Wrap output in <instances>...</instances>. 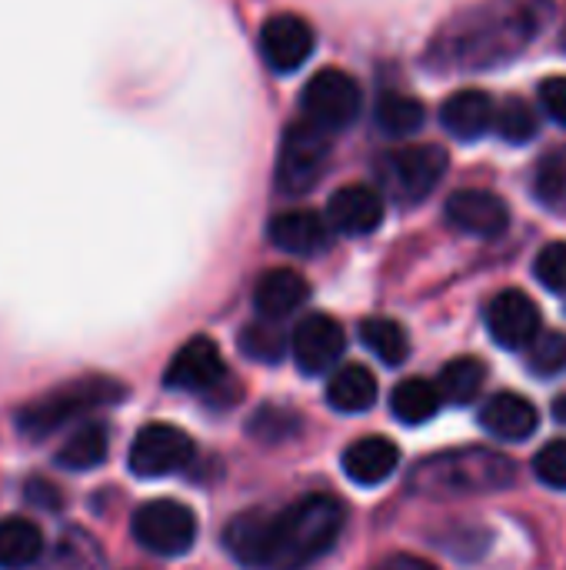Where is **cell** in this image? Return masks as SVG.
Here are the masks:
<instances>
[{"instance_id":"f1b7e54d","label":"cell","mask_w":566,"mask_h":570,"mask_svg":"<svg viewBox=\"0 0 566 570\" xmlns=\"http://www.w3.org/2000/svg\"><path fill=\"white\" fill-rule=\"evenodd\" d=\"M494 127H497V134H500L507 144H527V140H534L537 130H540L534 107H530L527 100H520V97H507V100L497 107Z\"/></svg>"},{"instance_id":"484cf974","label":"cell","mask_w":566,"mask_h":570,"mask_svg":"<svg viewBox=\"0 0 566 570\" xmlns=\"http://www.w3.org/2000/svg\"><path fill=\"white\" fill-rule=\"evenodd\" d=\"M377 127L390 137H410L424 127L427 120V110L417 97L410 94H400V90H390V94H380L377 100Z\"/></svg>"},{"instance_id":"d590c367","label":"cell","mask_w":566,"mask_h":570,"mask_svg":"<svg viewBox=\"0 0 566 570\" xmlns=\"http://www.w3.org/2000/svg\"><path fill=\"white\" fill-rule=\"evenodd\" d=\"M27 498L40 501V504H47V508H57V504H60V498L53 494V488H50L47 481H33V484H27Z\"/></svg>"},{"instance_id":"ffe728a7","label":"cell","mask_w":566,"mask_h":570,"mask_svg":"<svg viewBox=\"0 0 566 570\" xmlns=\"http://www.w3.org/2000/svg\"><path fill=\"white\" fill-rule=\"evenodd\" d=\"M307 297H310L307 277L290 267L267 271L254 287V307L264 321H284L297 314L307 304Z\"/></svg>"},{"instance_id":"7c38bea8","label":"cell","mask_w":566,"mask_h":570,"mask_svg":"<svg viewBox=\"0 0 566 570\" xmlns=\"http://www.w3.org/2000/svg\"><path fill=\"white\" fill-rule=\"evenodd\" d=\"M484 317L494 344L504 351H524L540 334V307L517 287H507L490 297Z\"/></svg>"},{"instance_id":"3957f363","label":"cell","mask_w":566,"mask_h":570,"mask_svg":"<svg viewBox=\"0 0 566 570\" xmlns=\"http://www.w3.org/2000/svg\"><path fill=\"white\" fill-rule=\"evenodd\" d=\"M517 481V468L510 458L487 448H460L444 451L420 461L410 471V491L424 498H470V494H497Z\"/></svg>"},{"instance_id":"8d00e7d4","label":"cell","mask_w":566,"mask_h":570,"mask_svg":"<svg viewBox=\"0 0 566 570\" xmlns=\"http://www.w3.org/2000/svg\"><path fill=\"white\" fill-rule=\"evenodd\" d=\"M554 417H557L560 424H566V394H560V397L554 401Z\"/></svg>"},{"instance_id":"9c48e42d","label":"cell","mask_w":566,"mask_h":570,"mask_svg":"<svg viewBox=\"0 0 566 570\" xmlns=\"http://www.w3.org/2000/svg\"><path fill=\"white\" fill-rule=\"evenodd\" d=\"M197 448L193 438L173 424H147L137 431L130 454H127V468L137 478L157 481V478H170L180 474L190 461H193Z\"/></svg>"},{"instance_id":"44dd1931","label":"cell","mask_w":566,"mask_h":570,"mask_svg":"<svg viewBox=\"0 0 566 570\" xmlns=\"http://www.w3.org/2000/svg\"><path fill=\"white\" fill-rule=\"evenodd\" d=\"M327 404L337 414H364L377 404V377L364 364H344L327 381Z\"/></svg>"},{"instance_id":"1f68e13d","label":"cell","mask_w":566,"mask_h":570,"mask_svg":"<svg viewBox=\"0 0 566 570\" xmlns=\"http://www.w3.org/2000/svg\"><path fill=\"white\" fill-rule=\"evenodd\" d=\"M534 277L554 291V294H566V240H554L547 244L537 261H534Z\"/></svg>"},{"instance_id":"d4e9b609","label":"cell","mask_w":566,"mask_h":570,"mask_svg":"<svg viewBox=\"0 0 566 570\" xmlns=\"http://www.w3.org/2000/svg\"><path fill=\"white\" fill-rule=\"evenodd\" d=\"M107 448H110L107 428L100 421H93L63 441V448L57 451V464L63 471H93L107 461Z\"/></svg>"},{"instance_id":"7a4b0ae2","label":"cell","mask_w":566,"mask_h":570,"mask_svg":"<svg viewBox=\"0 0 566 570\" xmlns=\"http://www.w3.org/2000/svg\"><path fill=\"white\" fill-rule=\"evenodd\" d=\"M344 504L330 494H307L280 514H270L267 570H300L324 558L344 531Z\"/></svg>"},{"instance_id":"5bb4252c","label":"cell","mask_w":566,"mask_h":570,"mask_svg":"<svg viewBox=\"0 0 566 570\" xmlns=\"http://www.w3.org/2000/svg\"><path fill=\"white\" fill-rule=\"evenodd\" d=\"M290 347H294V361L304 374L317 377L324 371H330L344 347H347V334L344 327L330 317V314H307L294 337H290Z\"/></svg>"},{"instance_id":"f546056e","label":"cell","mask_w":566,"mask_h":570,"mask_svg":"<svg viewBox=\"0 0 566 570\" xmlns=\"http://www.w3.org/2000/svg\"><path fill=\"white\" fill-rule=\"evenodd\" d=\"M240 351L257 364H280L287 354V337L274 321H257L240 331Z\"/></svg>"},{"instance_id":"603a6c76","label":"cell","mask_w":566,"mask_h":570,"mask_svg":"<svg viewBox=\"0 0 566 570\" xmlns=\"http://www.w3.org/2000/svg\"><path fill=\"white\" fill-rule=\"evenodd\" d=\"M43 554V534L27 518L0 521V570H27Z\"/></svg>"},{"instance_id":"4dcf8cb0","label":"cell","mask_w":566,"mask_h":570,"mask_svg":"<svg viewBox=\"0 0 566 570\" xmlns=\"http://www.w3.org/2000/svg\"><path fill=\"white\" fill-rule=\"evenodd\" d=\"M534 194L540 204H560L566 197V147L550 150L534 174Z\"/></svg>"},{"instance_id":"d6986e66","label":"cell","mask_w":566,"mask_h":570,"mask_svg":"<svg viewBox=\"0 0 566 570\" xmlns=\"http://www.w3.org/2000/svg\"><path fill=\"white\" fill-rule=\"evenodd\" d=\"M344 474L360 484V488H377L384 481H390V474L400 468V448L390 441V438H380V434H370V438H360L354 441L347 451H344Z\"/></svg>"},{"instance_id":"8992f818","label":"cell","mask_w":566,"mask_h":570,"mask_svg":"<svg viewBox=\"0 0 566 570\" xmlns=\"http://www.w3.org/2000/svg\"><path fill=\"white\" fill-rule=\"evenodd\" d=\"M130 534L157 558H180L197 541V518L180 501H147L133 511Z\"/></svg>"},{"instance_id":"836d02e7","label":"cell","mask_w":566,"mask_h":570,"mask_svg":"<svg viewBox=\"0 0 566 570\" xmlns=\"http://www.w3.org/2000/svg\"><path fill=\"white\" fill-rule=\"evenodd\" d=\"M537 97H540V107H544V114L550 117V120H557V124H564L566 127V77H547L544 83H540V90H537Z\"/></svg>"},{"instance_id":"ac0fdd59","label":"cell","mask_w":566,"mask_h":570,"mask_svg":"<svg viewBox=\"0 0 566 570\" xmlns=\"http://www.w3.org/2000/svg\"><path fill=\"white\" fill-rule=\"evenodd\" d=\"M480 428L497 438V441H527L537 434L540 428V414L537 407L520 397V394H510V391H500L494 397L484 401L480 407Z\"/></svg>"},{"instance_id":"30bf717a","label":"cell","mask_w":566,"mask_h":570,"mask_svg":"<svg viewBox=\"0 0 566 570\" xmlns=\"http://www.w3.org/2000/svg\"><path fill=\"white\" fill-rule=\"evenodd\" d=\"M317 47V33L300 13H274L260 30V53L270 70L294 73L300 70Z\"/></svg>"},{"instance_id":"277c9868","label":"cell","mask_w":566,"mask_h":570,"mask_svg":"<svg viewBox=\"0 0 566 570\" xmlns=\"http://www.w3.org/2000/svg\"><path fill=\"white\" fill-rule=\"evenodd\" d=\"M123 397H127V391L120 387V381H110V377L70 381V384H60V387L33 397L30 404H23L20 414H17V428H20L23 438L43 441L53 431H60L63 424L83 417L87 411L110 407V404H117Z\"/></svg>"},{"instance_id":"2e32d148","label":"cell","mask_w":566,"mask_h":570,"mask_svg":"<svg viewBox=\"0 0 566 570\" xmlns=\"http://www.w3.org/2000/svg\"><path fill=\"white\" fill-rule=\"evenodd\" d=\"M267 237L284 254L314 257V254L327 250V244H330V224H327V217H320L314 210H284V214L270 217Z\"/></svg>"},{"instance_id":"74e56055","label":"cell","mask_w":566,"mask_h":570,"mask_svg":"<svg viewBox=\"0 0 566 570\" xmlns=\"http://www.w3.org/2000/svg\"><path fill=\"white\" fill-rule=\"evenodd\" d=\"M564 50H566V27H564Z\"/></svg>"},{"instance_id":"5b68a950","label":"cell","mask_w":566,"mask_h":570,"mask_svg":"<svg viewBox=\"0 0 566 570\" xmlns=\"http://www.w3.org/2000/svg\"><path fill=\"white\" fill-rule=\"evenodd\" d=\"M360 107H364V90L360 83L340 70V67H324L317 70L304 90H300V110H304V120L314 124L317 130L324 134H340L347 130L357 117H360Z\"/></svg>"},{"instance_id":"7402d4cb","label":"cell","mask_w":566,"mask_h":570,"mask_svg":"<svg viewBox=\"0 0 566 570\" xmlns=\"http://www.w3.org/2000/svg\"><path fill=\"white\" fill-rule=\"evenodd\" d=\"M484 384H487V364L480 357H457V361L440 367V377L434 387L440 394V404L467 407L477 401Z\"/></svg>"},{"instance_id":"d6a6232c","label":"cell","mask_w":566,"mask_h":570,"mask_svg":"<svg viewBox=\"0 0 566 570\" xmlns=\"http://www.w3.org/2000/svg\"><path fill=\"white\" fill-rule=\"evenodd\" d=\"M534 474L540 484L554 491H566V438L540 448V454L534 458Z\"/></svg>"},{"instance_id":"6da1fadb","label":"cell","mask_w":566,"mask_h":570,"mask_svg":"<svg viewBox=\"0 0 566 570\" xmlns=\"http://www.w3.org/2000/svg\"><path fill=\"white\" fill-rule=\"evenodd\" d=\"M547 13H554L544 0H490L464 17L450 20L430 47V60L437 67L457 70H490L504 67L524 53V47L540 33Z\"/></svg>"},{"instance_id":"e0dca14e","label":"cell","mask_w":566,"mask_h":570,"mask_svg":"<svg viewBox=\"0 0 566 570\" xmlns=\"http://www.w3.org/2000/svg\"><path fill=\"white\" fill-rule=\"evenodd\" d=\"M494 114H497L494 97L487 90L467 87V90H457L444 100L440 124L450 137L470 144V140H480L484 134L494 130Z\"/></svg>"},{"instance_id":"cb8c5ba5","label":"cell","mask_w":566,"mask_h":570,"mask_svg":"<svg viewBox=\"0 0 566 570\" xmlns=\"http://www.w3.org/2000/svg\"><path fill=\"white\" fill-rule=\"evenodd\" d=\"M390 411H394V417H397L400 424L417 428V424H427V421L437 417V411H440V394H437V387H434L430 381H424V377H407L404 384L394 387V394H390Z\"/></svg>"},{"instance_id":"9a60e30c","label":"cell","mask_w":566,"mask_h":570,"mask_svg":"<svg viewBox=\"0 0 566 570\" xmlns=\"http://www.w3.org/2000/svg\"><path fill=\"white\" fill-rule=\"evenodd\" d=\"M327 224L330 230L344 237H367L384 224V197L370 184H347L334 190L327 204Z\"/></svg>"},{"instance_id":"8fae6325","label":"cell","mask_w":566,"mask_h":570,"mask_svg":"<svg viewBox=\"0 0 566 570\" xmlns=\"http://www.w3.org/2000/svg\"><path fill=\"white\" fill-rule=\"evenodd\" d=\"M444 214L460 234H470V237H480V240L504 237L507 227H510V207L504 204V197H497L494 190H480V187L454 190L447 197Z\"/></svg>"},{"instance_id":"4fadbf2b","label":"cell","mask_w":566,"mask_h":570,"mask_svg":"<svg viewBox=\"0 0 566 570\" xmlns=\"http://www.w3.org/2000/svg\"><path fill=\"white\" fill-rule=\"evenodd\" d=\"M227 377V364L220 357V347L210 337H190L173 361L163 371V387L170 391H187V394H203L220 387Z\"/></svg>"},{"instance_id":"83f0119b","label":"cell","mask_w":566,"mask_h":570,"mask_svg":"<svg viewBox=\"0 0 566 570\" xmlns=\"http://www.w3.org/2000/svg\"><path fill=\"white\" fill-rule=\"evenodd\" d=\"M524 351H527V367L534 377H557L566 371L564 331H540Z\"/></svg>"},{"instance_id":"e575fe53","label":"cell","mask_w":566,"mask_h":570,"mask_svg":"<svg viewBox=\"0 0 566 570\" xmlns=\"http://www.w3.org/2000/svg\"><path fill=\"white\" fill-rule=\"evenodd\" d=\"M374 570H434L427 561L414 558V554H394L387 561H380Z\"/></svg>"},{"instance_id":"4316f807","label":"cell","mask_w":566,"mask_h":570,"mask_svg":"<svg viewBox=\"0 0 566 570\" xmlns=\"http://www.w3.org/2000/svg\"><path fill=\"white\" fill-rule=\"evenodd\" d=\"M360 341H364V347H367L374 357H380V361L390 364V367L404 364L407 354H410V337H407V331H404L397 321H390V317H367V321L360 324Z\"/></svg>"},{"instance_id":"ba28073f","label":"cell","mask_w":566,"mask_h":570,"mask_svg":"<svg viewBox=\"0 0 566 570\" xmlns=\"http://www.w3.org/2000/svg\"><path fill=\"white\" fill-rule=\"evenodd\" d=\"M450 167V157L440 144H410L400 147L394 154H387L384 160V184L387 190L404 200V204H417L427 194L437 190V184L444 180Z\"/></svg>"},{"instance_id":"52a82bcc","label":"cell","mask_w":566,"mask_h":570,"mask_svg":"<svg viewBox=\"0 0 566 570\" xmlns=\"http://www.w3.org/2000/svg\"><path fill=\"white\" fill-rule=\"evenodd\" d=\"M330 157V134L317 130L307 120H297L284 130L280 157H277V187L284 194H307Z\"/></svg>"}]
</instances>
